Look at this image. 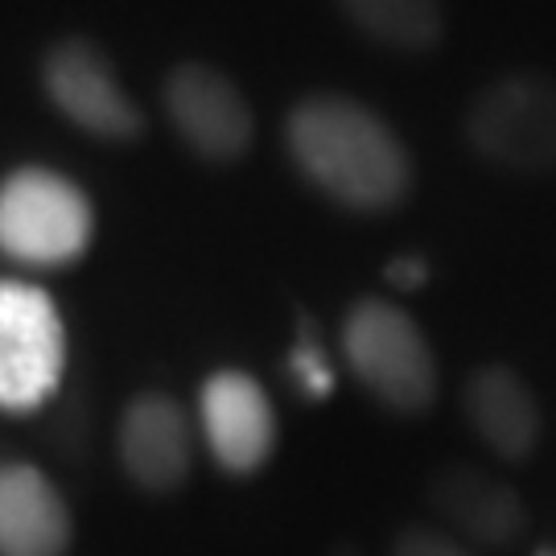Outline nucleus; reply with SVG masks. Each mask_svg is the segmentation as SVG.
<instances>
[{"label":"nucleus","instance_id":"obj_1","mask_svg":"<svg viewBox=\"0 0 556 556\" xmlns=\"http://www.w3.org/2000/svg\"><path fill=\"white\" fill-rule=\"evenodd\" d=\"M289 157L326 199L363 215L413 194V157L392 124L351 96H309L285 119Z\"/></svg>","mask_w":556,"mask_h":556},{"label":"nucleus","instance_id":"obj_2","mask_svg":"<svg viewBox=\"0 0 556 556\" xmlns=\"http://www.w3.org/2000/svg\"><path fill=\"white\" fill-rule=\"evenodd\" d=\"M342 351L358 383L392 413L417 417L438 396V358L400 305L363 298L342 321Z\"/></svg>","mask_w":556,"mask_h":556},{"label":"nucleus","instance_id":"obj_3","mask_svg":"<svg viewBox=\"0 0 556 556\" xmlns=\"http://www.w3.org/2000/svg\"><path fill=\"white\" fill-rule=\"evenodd\" d=\"M462 132L495 169L556 174V79L540 71H516L486 83L466 108Z\"/></svg>","mask_w":556,"mask_h":556},{"label":"nucleus","instance_id":"obj_4","mask_svg":"<svg viewBox=\"0 0 556 556\" xmlns=\"http://www.w3.org/2000/svg\"><path fill=\"white\" fill-rule=\"evenodd\" d=\"M91 243V202L71 178L54 169H17L0 181V252L62 268L79 260Z\"/></svg>","mask_w":556,"mask_h":556},{"label":"nucleus","instance_id":"obj_5","mask_svg":"<svg viewBox=\"0 0 556 556\" xmlns=\"http://www.w3.org/2000/svg\"><path fill=\"white\" fill-rule=\"evenodd\" d=\"M66 334L54 301L34 285L0 280V408L29 413L59 388Z\"/></svg>","mask_w":556,"mask_h":556},{"label":"nucleus","instance_id":"obj_6","mask_svg":"<svg viewBox=\"0 0 556 556\" xmlns=\"http://www.w3.org/2000/svg\"><path fill=\"white\" fill-rule=\"evenodd\" d=\"M41 87L62 116L91 137L124 144V140H137L144 132L140 108L124 91L116 66L108 62V54L96 41H54L41 59Z\"/></svg>","mask_w":556,"mask_h":556},{"label":"nucleus","instance_id":"obj_7","mask_svg":"<svg viewBox=\"0 0 556 556\" xmlns=\"http://www.w3.org/2000/svg\"><path fill=\"white\" fill-rule=\"evenodd\" d=\"M165 116L190 144V153L215 165L239 161L256 140V116L236 83L206 62H181L161 87Z\"/></svg>","mask_w":556,"mask_h":556},{"label":"nucleus","instance_id":"obj_8","mask_svg":"<svg viewBox=\"0 0 556 556\" xmlns=\"http://www.w3.org/2000/svg\"><path fill=\"white\" fill-rule=\"evenodd\" d=\"M119 466L144 495H174L194 466V433L178 400L140 392L119 417Z\"/></svg>","mask_w":556,"mask_h":556},{"label":"nucleus","instance_id":"obj_9","mask_svg":"<svg viewBox=\"0 0 556 556\" xmlns=\"http://www.w3.org/2000/svg\"><path fill=\"white\" fill-rule=\"evenodd\" d=\"M202 433L227 475H256L277 450L273 400L252 376L219 371L202 383Z\"/></svg>","mask_w":556,"mask_h":556},{"label":"nucleus","instance_id":"obj_10","mask_svg":"<svg viewBox=\"0 0 556 556\" xmlns=\"http://www.w3.org/2000/svg\"><path fill=\"white\" fill-rule=\"evenodd\" d=\"M71 511L50 478L9 462L0 466V556H66Z\"/></svg>","mask_w":556,"mask_h":556},{"label":"nucleus","instance_id":"obj_11","mask_svg":"<svg viewBox=\"0 0 556 556\" xmlns=\"http://www.w3.org/2000/svg\"><path fill=\"white\" fill-rule=\"evenodd\" d=\"M462 408L470 429L507 462H523L540 445L544 420H540L536 392L523 383L519 371L503 363H486L466 379Z\"/></svg>","mask_w":556,"mask_h":556},{"label":"nucleus","instance_id":"obj_12","mask_svg":"<svg viewBox=\"0 0 556 556\" xmlns=\"http://www.w3.org/2000/svg\"><path fill=\"white\" fill-rule=\"evenodd\" d=\"M429 503L462 536L486 544V548L516 544L528 528V511L516 491L482 470H470V466H445L441 475L429 478Z\"/></svg>","mask_w":556,"mask_h":556},{"label":"nucleus","instance_id":"obj_13","mask_svg":"<svg viewBox=\"0 0 556 556\" xmlns=\"http://www.w3.org/2000/svg\"><path fill=\"white\" fill-rule=\"evenodd\" d=\"M355 29L376 38L388 50L425 54L445 38L441 0H338Z\"/></svg>","mask_w":556,"mask_h":556},{"label":"nucleus","instance_id":"obj_14","mask_svg":"<svg viewBox=\"0 0 556 556\" xmlns=\"http://www.w3.org/2000/svg\"><path fill=\"white\" fill-rule=\"evenodd\" d=\"M392 556H475L466 544L445 536L438 528H404L392 540Z\"/></svg>","mask_w":556,"mask_h":556},{"label":"nucleus","instance_id":"obj_15","mask_svg":"<svg viewBox=\"0 0 556 556\" xmlns=\"http://www.w3.org/2000/svg\"><path fill=\"white\" fill-rule=\"evenodd\" d=\"M293 379H298V388L305 396H326L330 392V367H326V358H321V346L318 342H301L298 351H293Z\"/></svg>","mask_w":556,"mask_h":556},{"label":"nucleus","instance_id":"obj_16","mask_svg":"<svg viewBox=\"0 0 556 556\" xmlns=\"http://www.w3.org/2000/svg\"><path fill=\"white\" fill-rule=\"evenodd\" d=\"M388 280L400 285V289H420V285H425V264H420L417 256L396 260V264L388 268Z\"/></svg>","mask_w":556,"mask_h":556},{"label":"nucleus","instance_id":"obj_17","mask_svg":"<svg viewBox=\"0 0 556 556\" xmlns=\"http://www.w3.org/2000/svg\"><path fill=\"white\" fill-rule=\"evenodd\" d=\"M330 556H363L355 548V544H334V548H330Z\"/></svg>","mask_w":556,"mask_h":556},{"label":"nucleus","instance_id":"obj_18","mask_svg":"<svg viewBox=\"0 0 556 556\" xmlns=\"http://www.w3.org/2000/svg\"><path fill=\"white\" fill-rule=\"evenodd\" d=\"M540 556H556V548H544V553H540Z\"/></svg>","mask_w":556,"mask_h":556}]
</instances>
